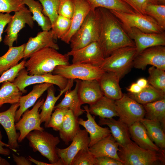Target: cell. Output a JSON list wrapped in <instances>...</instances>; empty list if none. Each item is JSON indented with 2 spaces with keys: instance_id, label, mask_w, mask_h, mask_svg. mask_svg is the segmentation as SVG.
Returning a JSON list of instances; mask_svg holds the SVG:
<instances>
[{
  "instance_id": "obj_1",
  "label": "cell",
  "mask_w": 165,
  "mask_h": 165,
  "mask_svg": "<svg viewBox=\"0 0 165 165\" xmlns=\"http://www.w3.org/2000/svg\"><path fill=\"white\" fill-rule=\"evenodd\" d=\"M98 8L101 13V23L97 42L105 57H108L119 49L134 46V41L129 37L119 20L110 10L103 8Z\"/></svg>"
},
{
  "instance_id": "obj_2",
  "label": "cell",
  "mask_w": 165,
  "mask_h": 165,
  "mask_svg": "<svg viewBox=\"0 0 165 165\" xmlns=\"http://www.w3.org/2000/svg\"><path fill=\"white\" fill-rule=\"evenodd\" d=\"M69 57L63 54L57 50L46 47L32 53L26 61L24 67L30 75H41L51 73L59 65L70 64Z\"/></svg>"
},
{
  "instance_id": "obj_3",
  "label": "cell",
  "mask_w": 165,
  "mask_h": 165,
  "mask_svg": "<svg viewBox=\"0 0 165 165\" xmlns=\"http://www.w3.org/2000/svg\"><path fill=\"white\" fill-rule=\"evenodd\" d=\"M119 148L118 155L123 165L165 164V152L143 148L132 141Z\"/></svg>"
},
{
  "instance_id": "obj_4",
  "label": "cell",
  "mask_w": 165,
  "mask_h": 165,
  "mask_svg": "<svg viewBox=\"0 0 165 165\" xmlns=\"http://www.w3.org/2000/svg\"><path fill=\"white\" fill-rule=\"evenodd\" d=\"M101 23V13L99 8L91 10L79 29L70 39L71 50H77L92 42H97Z\"/></svg>"
},
{
  "instance_id": "obj_5",
  "label": "cell",
  "mask_w": 165,
  "mask_h": 165,
  "mask_svg": "<svg viewBox=\"0 0 165 165\" xmlns=\"http://www.w3.org/2000/svg\"><path fill=\"white\" fill-rule=\"evenodd\" d=\"M26 138L34 152H39L53 165H64L57 152V146L60 141L58 137L44 130H34Z\"/></svg>"
},
{
  "instance_id": "obj_6",
  "label": "cell",
  "mask_w": 165,
  "mask_h": 165,
  "mask_svg": "<svg viewBox=\"0 0 165 165\" xmlns=\"http://www.w3.org/2000/svg\"><path fill=\"white\" fill-rule=\"evenodd\" d=\"M136 53L135 46L119 49L105 58L99 67L105 72L116 73L121 79L133 66Z\"/></svg>"
},
{
  "instance_id": "obj_7",
  "label": "cell",
  "mask_w": 165,
  "mask_h": 165,
  "mask_svg": "<svg viewBox=\"0 0 165 165\" xmlns=\"http://www.w3.org/2000/svg\"><path fill=\"white\" fill-rule=\"evenodd\" d=\"M109 10L119 20L125 31L132 27L146 33H160L164 31L154 19L148 15Z\"/></svg>"
},
{
  "instance_id": "obj_8",
  "label": "cell",
  "mask_w": 165,
  "mask_h": 165,
  "mask_svg": "<svg viewBox=\"0 0 165 165\" xmlns=\"http://www.w3.org/2000/svg\"><path fill=\"white\" fill-rule=\"evenodd\" d=\"M98 67L82 64H72L56 66L53 74L61 75L68 79L98 80L105 72Z\"/></svg>"
},
{
  "instance_id": "obj_9",
  "label": "cell",
  "mask_w": 165,
  "mask_h": 165,
  "mask_svg": "<svg viewBox=\"0 0 165 165\" xmlns=\"http://www.w3.org/2000/svg\"><path fill=\"white\" fill-rule=\"evenodd\" d=\"M68 79L58 75L49 73L43 75H30L25 68L20 70L13 82L23 93H25V88L34 84L48 83L58 86L60 90L64 89L67 86Z\"/></svg>"
},
{
  "instance_id": "obj_10",
  "label": "cell",
  "mask_w": 165,
  "mask_h": 165,
  "mask_svg": "<svg viewBox=\"0 0 165 165\" xmlns=\"http://www.w3.org/2000/svg\"><path fill=\"white\" fill-rule=\"evenodd\" d=\"M119 119L128 126L140 122L144 118L145 111L143 105L126 94L115 101Z\"/></svg>"
},
{
  "instance_id": "obj_11",
  "label": "cell",
  "mask_w": 165,
  "mask_h": 165,
  "mask_svg": "<svg viewBox=\"0 0 165 165\" xmlns=\"http://www.w3.org/2000/svg\"><path fill=\"white\" fill-rule=\"evenodd\" d=\"M45 100L40 99L31 110H26L22 114V117L15 124L16 130L19 131L18 142L20 143L26 138L31 131L34 130H44L41 127L39 109Z\"/></svg>"
},
{
  "instance_id": "obj_12",
  "label": "cell",
  "mask_w": 165,
  "mask_h": 165,
  "mask_svg": "<svg viewBox=\"0 0 165 165\" xmlns=\"http://www.w3.org/2000/svg\"><path fill=\"white\" fill-rule=\"evenodd\" d=\"M14 13L4 31L7 35L5 36L3 42L9 47L13 46L14 42L17 41L18 33L25 27L26 24L31 28L34 26L31 13L27 7L25 6Z\"/></svg>"
},
{
  "instance_id": "obj_13",
  "label": "cell",
  "mask_w": 165,
  "mask_h": 165,
  "mask_svg": "<svg viewBox=\"0 0 165 165\" xmlns=\"http://www.w3.org/2000/svg\"><path fill=\"white\" fill-rule=\"evenodd\" d=\"M148 65L165 70V46H157L147 48L135 57L133 66L145 70Z\"/></svg>"
},
{
  "instance_id": "obj_14",
  "label": "cell",
  "mask_w": 165,
  "mask_h": 165,
  "mask_svg": "<svg viewBox=\"0 0 165 165\" xmlns=\"http://www.w3.org/2000/svg\"><path fill=\"white\" fill-rule=\"evenodd\" d=\"M67 54L72 57V64H90L99 67L105 57L97 42H92L77 50L68 52Z\"/></svg>"
},
{
  "instance_id": "obj_15",
  "label": "cell",
  "mask_w": 165,
  "mask_h": 165,
  "mask_svg": "<svg viewBox=\"0 0 165 165\" xmlns=\"http://www.w3.org/2000/svg\"><path fill=\"white\" fill-rule=\"evenodd\" d=\"M125 32L134 43L136 49L135 57L147 48L165 46V31L160 33H146L132 27Z\"/></svg>"
},
{
  "instance_id": "obj_16",
  "label": "cell",
  "mask_w": 165,
  "mask_h": 165,
  "mask_svg": "<svg viewBox=\"0 0 165 165\" xmlns=\"http://www.w3.org/2000/svg\"><path fill=\"white\" fill-rule=\"evenodd\" d=\"M71 144L68 147L61 149L57 147L58 157L64 165H71L75 156L80 150L89 148L90 142L88 133L85 129H80L73 138Z\"/></svg>"
},
{
  "instance_id": "obj_17",
  "label": "cell",
  "mask_w": 165,
  "mask_h": 165,
  "mask_svg": "<svg viewBox=\"0 0 165 165\" xmlns=\"http://www.w3.org/2000/svg\"><path fill=\"white\" fill-rule=\"evenodd\" d=\"M19 106V103L12 105L6 111L0 112V124L5 129L8 138V144L10 148L14 151L18 148L17 133L15 127L16 112Z\"/></svg>"
},
{
  "instance_id": "obj_18",
  "label": "cell",
  "mask_w": 165,
  "mask_h": 165,
  "mask_svg": "<svg viewBox=\"0 0 165 165\" xmlns=\"http://www.w3.org/2000/svg\"><path fill=\"white\" fill-rule=\"evenodd\" d=\"M55 39L51 29L48 31H40L35 37H30L26 43L24 59L25 60L28 58L32 53L43 48L50 47L57 50H59L58 45L54 42Z\"/></svg>"
},
{
  "instance_id": "obj_19",
  "label": "cell",
  "mask_w": 165,
  "mask_h": 165,
  "mask_svg": "<svg viewBox=\"0 0 165 165\" xmlns=\"http://www.w3.org/2000/svg\"><path fill=\"white\" fill-rule=\"evenodd\" d=\"M76 80L78 84V96L82 105L93 104L104 96L97 80Z\"/></svg>"
},
{
  "instance_id": "obj_20",
  "label": "cell",
  "mask_w": 165,
  "mask_h": 165,
  "mask_svg": "<svg viewBox=\"0 0 165 165\" xmlns=\"http://www.w3.org/2000/svg\"><path fill=\"white\" fill-rule=\"evenodd\" d=\"M73 1L74 10L71 19V27L68 32L61 39L68 44H70L72 37L79 29L91 10L90 6L86 0Z\"/></svg>"
},
{
  "instance_id": "obj_21",
  "label": "cell",
  "mask_w": 165,
  "mask_h": 165,
  "mask_svg": "<svg viewBox=\"0 0 165 165\" xmlns=\"http://www.w3.org/2000/svg\"><path fill=\"white\" fill-rule=\"evenodd\" d=\"M83 107L86 112L87 119L85 120L83 119L78 118V122L79 125L84 127L90 134V142L89 147H90L111 133L108 127H102L96 123L95 117L90 113L88 105L83 106Z\"/></svg>"
},
{
  "instance_id": "obj_22",
  "label": "cell",
  "mask_w": 165,
  "mask_h": 165,
  "mask_svg": "<svg viewBox=\"0 0 165 165\" xmlns=\"http://www.w3.org/2000/svg\"><path fill=\"white\" fill-rule=\"evenodd\" d=\"M98 123L100 125H107L109 128L112 135L119 147L124 146L132 141L129 126L119 119L99 117Z\"/></svg>"
},
{
  "instance_id": "obj_23",
  "label": "cell",
  "mask_w": 165,
  "mask_h": 165,
  "mask_svg": "<svg viewBox=\"0 0 165 165\" xmlns=\"http://www.w3.org/2000/svg\"><path fill=\"white\" fill-rule=\"evenodd\" d=\"M119 77L115 73L105 72L98 80L104 96L115 101L123 96L119 85Z\"/></svg>"
},
{
  "instance_id": "obj_24",
  "label": "cell",
  "mask_w": 165,
  "mask_h": 165,
  "mask_svg": "<svg viewBox=\"0 0 165 165\" xmlns=\"http://www.w3.org/2000/svg\"><path fill=\"white\" fill-rule=\"evenodd\" d=\"M119 147V145L111 134L89 147L88 149L96 158L107 156L122 162L118 153Z\"/></svg>"
},
{
  "instance_id": "obj_25",
  "label": "cell",
  "mask_w": 165,
  "mask_h": 165,
  "mask_svg": "<svg viewBox=\"0 0 165 165\" xmlns=\"http://www.w3.org/2000/svg\"><path fill=\"white\" fill-rule=\"evenodd\" d=\"M74 80L72 79H68L66 87L63 90H61L60 94L57 96H55V92L53 85L47 89L46 100L39 108L42 110L39 114L41 123H45L44 126L46 128L49 121L56 102L63 93L67 90L71 89L73 86Z\"/></svg>"
},
{
  "instance_id": "obj_26",
  "label": "cell",
  "mask_w": 165,
  "mask_h": 165,
  "mask_svg": "<svg viewBox=\"0 0 165 165\" xmlns=\"http://www.w3.org/2000/svg\"><path fill=\"white\" fill-rule=\"evenodd\" d=\"M52 85L53 84L48 83L36 84L33 86L32 90L28 94L20 97L19 102V108L15 114V122L20 119L24 112L33 106L44 92Z\"/></svg>"
},
{
  "instance_id": "obj_27",
  "label": "cell",
  "mask_w": 165,
  "mask_h": 165,
  "mask_svg": "<svg viewBox=\"0 0 165 165\" xmlns=\"http://www.w3.org/2000/svg\"><path fill=\"white\" fill-rule=\"evenodd\" d=\"M129 129L131 138L140 147L156 152H165L150 139L145 127L140 121L130 126Z\"/></svg>"
},
{
  "instance_id": "obj_28",
  "label": "cell",
  "mask_w": 165,
  "mask_h": 165,
  "mask_svg": "<svg viewBox=\"0 0 165 165\" xmlns=\"http://www.w3.org/2000/svg\"><path fill=\"white\" fill-rule=\"evenodd\" d=\"M89 111L91 115L104 118L118 116L115 101L103 96L95 103L90 105Z\"/></svg>"
},
{
  "instance_id": "obj_29",
  "label": "cell",
  "mask_w": 165,
  "mask_h": 165,
  "mask_svg": "<svg viewBox=\"0 0 165 165\" xmlns=\"http://www.w3.org/2000/svg\"><path fill=\"white\" fill-rule=\"evenodd\" d=\"M140 122L145 127L150 139L160 149L165 151V127L158 121L144 118Z\"/></svg>"
},
{
  "instance_id": "obj_30",
  "label": "cell",
  "mask_w": 165,
  "mask_h": 165,
  "mask_svg": "<svg viewBox=\"0 0 165 165\" xmlns=\"http://www.w3.org/2000/svg\"><path fill=\"white\" fill-rule=\"evenodd\" d=\"M72 111L69 109L65 116L61 128L59 131L60 138L66 145L72 141L80 129L78 120Z\"/></svg>"
},
{
  "instance_id": "obj_31",
  "label": "cell",
  "mask_w": 165,
  "mask_h": 165,
  "mask_svg": "<svg viewBox=\"0 0 165 165\" xmlns=\"http://www.w3.org/2000/svg\"><path fill=\"white\" fill-rule=\"evenodd\" d=\"M24 43L20 46L9 47L8 51L0 57V75L14 67L24 57Z\"/></svg>"
},
{
  "instance_id": "obj_32",
  "label": "cell",
  "mask_w": 165,
  "mask_h": 165,
  "mask_svg": "<svg viewBox=\"0 0 165 165\" xmlns=\"http://www.w3.org/2000/svg\"><path fill=\"white\" fill-rule=\"evenodd\" d=\"M76 85L74 89L67 90L64 98L61 102L55 106L54 108H68L72 112L77 118L85 112L81 108L82 105L79 100L78 93V82L76 80Z\"/></svg>"
},
{
  "instance_id": "obj_33",
  "label": "cell",
  "mask_w": 165,
  "mask_h": 165,
  "mask_svg": "<svg viewBox=\"0 0 165 165\" xmlns=\"http://www.w3.org/2000/svg\"><path fill=\"white\" fill-rule=\"evenodd\" d=\"M128 96L142 105L165 98V93L159 90L149 84L139 93L126 94Z\"/></svg>"
},
{
  "instance_id": "obj_34",
  "label": "cell",
  "mask_w": 165,
  "mask_h": 165,
  "mask_svg": "<svg viewBox=\"0 0 165 165\" xmlns=\"http://www.w3.org/2000/svg\"><path fill=\"white\" fill-rule=\"evenodd\" d=\"M142 105L145 118L159 122L165 128V98Z\"/></svg>"
},
{
  "instance_id": "obj_35",
  "label": "cell",
  "mask_w": 165,
  "mask_h": 165,
  "mask_svg": "<svg viewBox=\"0 0 165 165\" xmlns=\"http://www.w3.org/2000/svg\"><path fill=\"white\" fill-rule=\"evenodd\" d=\"M28 7L29 10L33 14L34 21H35L42 31H48L52 29V24L49 18L42 13L43 7L38 1L34 0H23Z\"/></svg>"
},
{
  "instance_id": "obj_36",
  "label": "cell",
  "mask_w": 165,
  "mask_h": 165,
  "mask_svg": "<svg viewBox=\"0 0 165 165\" xmlns=\"http://www.w3.org/2000/svg\"><path fill=\"white\" fill-rule=\"evenodd\" d=\"M22 94L13 82H3L0 88V108L5 104L19 103Z\"/></svg>"
},
{
  "instance_id": "obj_37",
  "label": "cell",
  "mask_w": 165,
  "mask_h": 165,
  "mask_svg": "<svg viewBox=\"0 0 165 165\" xmlns=\"http://www.w3.org/2000/svg\"><path fill=\"white\" fill-rule=\"evenodd\" d=\"M90 6L91 10L101 7L127 13H136L133 9L122 0H85Z\"/></svg>"
},
{
  "instance_id": "obj_38",
  "label": "cell",
  "mask_w": 165,
  "mask_h": 165,
  "mask_svg": "<svg viewBox=\"0 0 165 165\" xmlns=\"http://www.w3.org/2000/svg\"><path fill=\"white\" fill-rule=\"evenodd\" d=\"M145 14L154 19L159 26L165 30V5L147 4L144 8Z\"/></svg>"
},
{
  "instance_id": "obj_39",
  "label": "cell",
  "mask_w": 165,
  "mask_h": 165,
  "mask_svg": "<svg viewBox=\"0 0 165 165\" xmlns=\"http://www.w3.org/2000/svg\"><path fill=\"white\" fill-rule=\"evenodd\" d=\"M148 83L156 89L165 93V71L154 66L148 69Z\"/></svg>"
},
{
  "instance_id": "obj_40",
  "label": "cell",
  "mask_w": 165,
  "mask_h": 165,
  "mask_svg": "<svg viewBox=\"0 0 165 165\" xmlns=\"http://www.w3.org/2000/svg\"><path fill=\"white\" fill-rule=\"evenodd\" d=\"M71 24V19L58 15L51 29L55 39H61L69 30Z\"/></svg>"
},
{
  "instance_id": "obj_41",
  "label": "cell",
  "mask_w": 165,
  "mask_h": 165,
  "mask_svg": "<svg viewBox=\"0 0 165 165\" xmlns=\"http://www.w3.org/2000/svg\"><path fill=\"white\" fill-rule=\"evenodd\" d=\"M43 7L42 13L53 24L58 15L59 7L61 0H38Z\"/></svg>"
},
{
  "instance_id": "obj_42",
  "label": "cell",
  "mask_w": 165,
  "mask_h": 165,
  "mask_svg": "<svg viewBox=\"0 0 165 165\" xmlns=\"http://www.w3.org/2000/svg\"><path fill=\"white\" fill-rule=\"evenodd\" d=\"M88 148L79 151L72 160L71 165H95L96 157L89 152Z\"/></svg>"
},
{
  "instance_id": "obj_43",
  "label": "cell",
  "mask_w": 165,
  "mask_h": 165,
  "mask_svg": "<svg viewBox=\"0 0 165 165\" xmlns=\"http://www.w3.org/2000/svg\"><path fill=\"white\" fill-rule=\"evenodd\" d=\"M54 112L52 113L46 128L51 127L55 131L60 130L65 116L69 109L68 108H55Z\"/></svg>"
},
{
  "instance_id": "obj_44",
  "label": "cell",
  "mask_w": 165,
  "mask_h": 165,
  "mask_svg": "<svg viewBox=\"0 0 165 165\" xmlns=\"http://www.w3.org/2000/svg\"><path fill=\"white\" fill-rule=\"evenodd\" d=\"M23 0H0V13H10L25 7Z\"/></svg>"
},
{
  "instance_id": "obj_45",
  "label": "cell",
  "mask_w": 165,
  "mask_h": 165,
  "mask_svg": "<svg viewBox=\"0 0 165 165\" xmlns=\"http://www.w3.org/2000/svg\"><path fill=\"white\" fill-rule=\"evenodd\" d=\"M26 61H22L16 66L4 72L0 77V84L5 81L13 82L19 71L25 68Z\"/></svg>"
},
{
  "instance_id": "obj_46",
  "label": "cell",
  "mask_w": 165,
  "mask_h": 165,
  "mask_svg": "<svg viewBox=\"0 0 165 165\" xmlns=\"http://www.w3.org/2000/svg\"><path fill=\"white\" fill-rule=\"evenodd\" d=\"M131 7L137 13L146 15L144 12V8L148 3L160 4L157 0H122Z\"/></svg>"
},
{
  "instance_id": "obj_47",
  "label": "cell",
  "mask_w": 165,
  "mask_h": 165,
  "mask_svg": "<svg viewBox=\"0 0 165 165\" xmlns=\"http://www.w3.org/2000/svg\"><path fill=\"white\" fill-rule=\"evenodd\" d=\"M74 10L73 0H61L58 9V14L71 19Z\"/></svg>"
},
{
  "instance_id": "obj_48",
  "label": "cell",
  "mask_w": 165,
  "mask_h": 165,
  "mask_svg": "<svg viewBox=\"0 0 165 165\" xmlns=\"http://www.w3.org/2000/svg\"><path fill=\"white\" fill-rule=\"evenodd\" d=\"M96 158L95 165H123L122 162L108 156H102Z\"/></svg>"
},
{
  "instance_id": "obj_49",
  "label": "cell",
  "mask_w": 165,
  "mask_h": 165,
  "mask_svg": "<svg viewBox=\"0 0 165 165\" xmlns=\"http://www.w3.org/2000/svg\"><path fill=\"white\" fill-rule=\"evenodd\" d=\"M12 16L10 13H0V42L2 41V34L4 28L10 22Z\"/></svg>"
},
{
  "instance_id": "obj_50",
  "label": "cell",
  "mask_w": 165,
  "mask_h": 165,
  "mask_svg": "<svg viewBox=\"0 0 165 165\" xmlns=\"http://www.w3.org/2000/svg\"><path fill=\"white\" fill-rule=\"evenodd\" d=\"M12 157L17 165H31L32 162L28 158L23 156H18L13 154Z\"/></svg>"
},
{
  "instance_id": "obj_51",
  "label": "cell",
  "mask_w": 165,
  "mask_h": 165,
  "mask_svg": "<svg viewBox=\"0 0 165 165\" xmlns=\"http://www.w3.org/2000/svg\"><path fill=\"white\" fill-rule=\"evenodd\" d=\"M2 135L0 130V154L4 156H8L10 154V150L7 148H5L4 146H6L10 148L8 144H6L2 141Z\"/></svg>"
},
{
  "instance_id": "obj_52",
  "label": "cell",
  "mask_w": 165,
  "mask_h": 165,
  "mask_svg": "<svg viewBox=\"0 0 165 165\" xmlns=\"http://www.w3.org/2000/svg\"><path fill=\"white\" fill-rule=\"evenodd\" d=\"M142 89L136 83L134 82L128 88H127V90L129 93L133 94H136L140 92Z\"/></svg>"
},
{
  "instance_id": "obj_53",
  "label": "cell",
  "mask_w": 165,
  "mask_h": 165,
  "mask_svg": "<svg viewBox=\"0 0 165 165\" xmlns=\"http://www.w3.org/2000/svg\"><path fill=\"white\" fill-rule=\"evenodd\" d=\"M136 83L141 88L146 87L148 84L147 80L144 78H141L137 81Z\"/></svg>"
},
{
  "instance_id": "obj_54",
  "label": "cell",
  "mask_w": 165,
  "mask_h": 165,
  "mask_svg": "<svg viewBox=\"0 0 165 165\" xmlns=\"http://www.w3.org/2000/svg\"><path fill=\"white\" fill-rule=\"evenodd\" d=\"M10 163L6 160L0 156V165H10Z\"/></svg>"
},
{
  "instance_id": "obj_55",
  "label": "cell",
  "mask_w": 165,
  "mask_h": 165,
  "mask_svg": "<svg viewBox=\"0 0 165 165\" xmlns=\"http://www.w3.org/2000/svg\"><path fill=\"white\" fill-rule=\"evenodd\" d=\"M160 4L165 5V0H157Z\"/></svg>"
}]
</instances>
